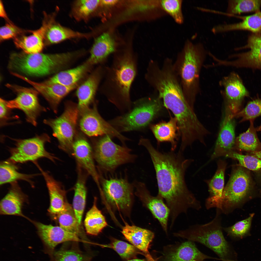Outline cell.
Here are the masks:
<instances>
[{"instance_id":"1","label":"cell","mask_w":261,"mask_h":261,"mask_svg":"<svg viewBox=\"0 0 261 261\" xmlns=\"http://www.w3.org/2000/svg\"><path fill=\"white\" fill-rule=\"evenodd\" d=\"M141 145L151 157L156 173L158 194L165 201L171 221L174 222L179 215L186 213L189 208L201 209L200 202L188 189L185 179L186 171L193 160L185 159L179 151L160 152L147 139L142 140Z\"/></svg>"},{"instance_id":"2","label":"cell","mask_w":261,"mask_h":261,"mask_svg":"<svg viewBox=\"0 0 261 261\" xmlns=\"http://www.w3.org/2000/svg\"><path fill=\"white\" fill-rule=\"evenodd\" d=\"M137 56L129 50L116 53L107 66L100 92L117 105L130 106V91L138 72Z\"/></svg>"},{"instance_id":"3","label":"cell","mask_w":261,"mask_h":261,"mask_svg":"<svg viewBox=\"0 0 261 261\" xmlns=\"http://www.w3.org/2000/svg\"><path fill=\"white\" fill-rule=\"evenodd\" d=\"M81 56L79 50L54 54L13 53L10 55L9 66L27 75L43 76L66 69Z\"/></svg>"},{"instance_id":"4","label":"cell","mask_w":261,"mask_h":261,"mask_svg":"<svg viewBox=\"0 0 261 261\" xmlns=\"http://www.w3.org/2000/svg\"><path fill=\"white\" fill-rule=\"evenodd\" d=\"M208 53L202 43L188 40L174 63L185 96L193 107L199 91L201 70Z\"/></svg>"},{"instance_id":"5","label":"cell","mask_w":261,"mask_h":261,"mask_svg":"<svg viewBox=\"0 0 261 261\" xmlns=\"http://www.w3.org/2000/svg\"><path fill=\"white\" fill-rule=\"evenodd\" d=\"M221 213L217 209L215 217L210 222L192 226L176 232L175 235L204 245L214 251L222 261H237L234 252L223 235Z\"/></svg>"},{"instance_id":"6","label":"cell","mask_w":261,"mask_h":261,"mask_svg":"<svg viewBox=\"0 0 261 261\" xmlns=\"http://www.w3.org/2000/svg\"><path fill=\"white\" fill-rule=\"evenodd\" d=\"M250 189L249 175L242 168H237L232 172L221 196L209 197L206 201V207L207 209L216 208L221 213L229 214L245 201Z\"/></svg>"},{"instance_id":"7","label":"cell","mask_w":261,"mask_h":261,"mask_svg":"<svg viewBox=\"0 0 261 261\" xmlns=\"http://www.w3.org/2000/svg\"><path fill=\"white\" fill-rule=\"evenodd\" d=\"M161 101L158 94L157 95L140 99L133 103V107L129 112L109 123L119 132L142 129L160 112L162 108Z\"/></svg>"},{"instance_id":"8","label":"cell","mask_w":261,"mask_h":261,"mask_svg":"<svg viewBox=\"0 0 261 261\" xmlns=\"http://www.w3.org/2000/svg\"><path fill=\"white\" fill-rule=\"evenodd\" d=\"M110 136L104 135L95 142L93 151L99 174H112L120 166L133 162L136 155L131 154V150L126 146L114 143Z\"/></svg>"},{"instance_id":"9","label":"cell","mask_w":261,"mask_h":261,"mask_svg":"<svg viewBox=\"0 0 261 261\" xmlns=\"http://www.w3.org/2000/svg\"><path fill=\"white\" fill-rule=\"evenodd\" d=\"M79 114L78 106L72 102H67L64 112L60 116L44 121L52 129L60 148L69 154H72L73 139Z\"/></svg>"},{"instance_id":"10","label":"cell","mask_w":261,"mask_h":261,"mask_svg":"<svg viewBox=\"0 0 261 261\" xmlns=\"http://www.w3.org/2000/svg\"><path fill=\"white\" fill-rule=\"evenodd\" d=\"M14 147L9 148L10 156L7 160L16 164L29 161L33 162L42 158H47L54 162L56 157L46 150V143L50 141V138L43 134L30 138L15 139Z\"/></svg>"},{"instance_id":"11","label":"cell","mask_w":261,"mask_h":261,"mask_svg":"<svg viewBox=\"0 0 261 261\" xmlns=\"http://www.w3.org/2000/svg\"><path fill=\"white\" fill-rule=\"evenodd\" d=\"M102 194L108 203L113 208L123 211H129L133 196V184L127 176L105 178L99 174Z\"/></svg>"},{"instance_id":"12","label":"cell","mask_w":261,"mask_h":261,"mask_svg":"<svg viewBox=\"0 0 261 261\" xmlns=\"http://www.w3.org/2000/svg\"><path fill=\"white\" fill-rule=\"evenodd\" d=\"M6 86L17 95L15 98L7 101V106L10 109H17L22 110L25 115L27 121L36 126L37 117L42 112L46 110L39 104L38 92L35 89L17 85L7 84Z\"/></svg>"},{"instance_id":"13","label":"cell","mask_w":261,"mask_h":261,"mask_svg":"<svg viewBox=\"0 0 261 261\" xmlns=\"http://www.w3.org/2000/svg\"><path fill=\"white\" fill-rule=\"evenodd\" d=\"M79 114L81 116L80 128L86 135L90 137L109 135L117 138L123 145H125V142L128 139L101 117L96 105L92 108H89Z\"/></svg>"},{"instance_id":"14","label":"cell","mask_w":261,"mask_h":261,"mask_svg":"<svg viewBox=\"0 0 261 261\" xmlns=\"http://www.w3.org/2000/svg\"><path fill=\"white\" fill-rule=\"evenodd\" d=\"M219 83L223 88L222 93L225 108L232 115L237 113L241 110L245 98L249 96L241 79L237 73L233 72L223 78Z\"/></svg>"},{"instance_id":"15","label":"cell","mask_w":261,"mask_h":261,"mask_svg":"<svg viewBox=\"0 0 261 261\" xmlns=\"http://www.w3.org/2000/svg\"><path fill=\"white\" fill-rule=\"evenodd\" d=\"M248 49L247 52L230 55L232 60H225V66L247 68L261 70V31L253 33L248 37L247 44L235 49L236 50Z\"/></svg>"},{"instance_id":"16","label":"cell","mask_w":261,"mask_h":261,"mask_svg":"<svg viewBox=\"0 0 261 261\" xmlns=\"http://www.w3.org/2000/svg\"><path fill=\"white\" fill-rule=\"evenodd\" d=\"M107 66L105 64L99 65L77 87L76 95L78 100L77 106L79 113L89 108L93 101L104 76Z\"/></svg>"},{"instance_id":"17","label":"cell","mask_w":261,"mask_h":261,"mask_svg":"<svg viewBox=\"0 0 261 261\" xmlns=\"http://www.w3.org/2000/svg\"><path fill=\"white\" fill-rule=\"evenodd\" d=\"M137 193L154 217L158 221L163 230L167 233L168 221L170 210L163 198L158 194L156 196L151 194L144 183L135 180L133 183Z\"/></svg>"},{"instance_id":"18","label":"cell","mask_w":261,"mask_h":261,"mask_svg":"<svg viewBox=\"0 0 261 261\" xmlns=\"http://www.w3.org/2000/svg\"><path fill=\"white\" fill-rule=\"evenodd\" d=\"M225 115L220 128L211 159L227 156L234 151L235 140V122L232 115L225 109Z\"/></svg>"},{"instance_id":"19","label":"cell","mask_w":261,"mask_h":261,"mask_svg":"<svg viewBox=\"0 0 261 261\" xmlns=\"http://www.w3.org/2000/svg\"><path fill=\"white\" fill-rule=\"evenodd\" d=\"M72 154L77 165L91 176L101 191L100 175L95 164L93 151L88 142L83 138H77L73 142Z\"/></svg>"},{"instance_id":"20","label":"cell","mask_w":261,"mask_h":261,"mask_svg":"<svg viewBox=\"0 0 261 261\" xmlns=\"http://www.w3.org/2000/svg\"><path fill=\"white\" fill-rule=\"evenodd\" d=\"M44 17L42 25L39 29L31 30V34L19 36L14 39V42L18 48L28 54L40 53L44 46V41L45 33L50 21L51 15L44 12Z\"/></svg>"},{"instance_id":"21","label":"cell","mask_w":261,"mask_h":261,"mask_svg":"<svg viewBox=\"0 0 261 261\" xmlns=\"http://www.w3.org/2000/svg\"><path fill=\"white\" fill-rule=\"evenodd\" d=\"M17 77L32 85L44 97L54 111L61 100L80 85L66 86L58 84H47L34 82L19 74Z\"/></svg>"},{"instance_id":"22","label":"cell","mask_w":261,"mask_h":261,"mask_svg":"<svg viewBox=\"0 0 261 261\" xmlns=\"http://www.w3.org/2000/svg\"><path fill=\"white\" fill-rule=\"evenodd\" d=\"M45 181L50 197L48 211L57 216L65 209L68 203L66 197V191L60 182L56 180L48 172L44 171L37 162L35 163Z\"/></svg>"},{"instance_id":"23","label":"cell","mask_w":261,"mask_h":261,"mask_svg":"<svg viewBox=\"0 0 261 261\" xmlns=\"http://www.w3.org/2000/svg\"><path fill=\"white\" fill-rule=\"evenodd\" d=\"M38 234L46 245L53 249L58 245L69 241H83L77 234L68 232L59 226L45 225L35 222Z\"/></svg>"},{"instance_id":"24","label":"cell","mask_w":261,"mask_h":261,"mask_svg":"<svg viewBox=\"0 0 261 261\" xmlns=\"http://www.w3.org/2000/svg\"><path fill=\"white\" fill-rule=\"evenodd\" d=\"M92 37L91 32H82L73 30L61 25L56 20H52L46 30L44 38V46L59 43L73 38L88 39Z\"/></svg>"},{"instance_id":"25","label":"cell","mask_w":261,"mask_h":261,"mask_svg":"<svg viewBox=\"0 0 261 261\" xmlns=\"http://www.w3.org/2000/svg\"><path fill=\"white\" fill-rule=\"evenodd\" d=\"M94 65L87 59L75 67L60 71L43 82L47 84H58L66 86L79 84L92 71Z\"/></svg>"},{"instance_id":"26","label":"cell","mask_w":261,"mask_h":261,"mask_svg":"<svg viewBox=\"0 0 261 261\" xmlns=\"http://www.w3.org/2000/svg\"><path fill=\"white\" fill-rule=\"evenodd\" d=\"M116 50L113 39L109 33H104L95 39L87 59L94 66L105 64L109 56Z\"/></svg>"},{"instance_id":"27","label":"cell","mask_w":261,"mask_h":261,"mask_svg":"<svg viewBox=\"0 0 261 261\" xmlns=\"http://www.w3.org/2000/svg\"><path fill=\"white\" fill-rule=\"evenodd\" d=\"M8 193L0 201L1 214L24 217L22 212V205L26 199L17 181L11 183Z\"/></svg>"},{"instance_id":"28","label":"cell","mask_w":261,"mask_h":261,"mask_svg":"<svg viewBox=\"0 0 261 261\" xmlns=\"http://www.w3.org/2000/svg\"><path fill=\"white\" fill-rule=\"evenodd\" d=\"M122 233L125 239L144 255L149 254L148 249L154 237L151 231L134 225L126 223L123 227Z\"/></svg>"},{"instance_id":"29","label":"cell","mask_w":261,"mask_h":261,"mask_svg":"<svg viewBox=\"0 0 261 261\" xmlns=\"http://www.w3.org/2000/svg\"><path fill=\"white\" fill-rule=\"evenodd\" d=\"M208 259H216L203 253L193 242L188 240L181 244L166 254V261H205Z\"/></svg>"},{"instance_id":"30","label":"cell","mask_w":261,"mask_h":261,"mask_svg":"<svg viewBox=\"0 0 261 261\" xmlns=\"http://www.w3.org/2000/svg\"><path fill=\"white\" fill-rule=\"evenodd\" d=\"M239 18L242 21L239 22L224 24L216 25L215 27V32L218 34L235 30H246L253 33L261 31V12H257L253 14L247 16L234 17Z\"/></svg>"},{"instance_id":"31","label":"cell","mask_w":261,"mask_h":261,"mask_svg":"<svg viewBox=\"0 0 261 261\" xmlns=\"http://www.w3.org/2000/svg\"><path fill=\"white\" fill-rule=\"evenodd\" d=\"M77 178L74 187L72 208L79 224L81 225L85 209L87 195L86 182L87 173L77 166Z\"/></svg>"},{"instance_id":"32","label":"cell","mask_w":261,"mask_h":261,"mask_svg":"<svg viewBox=\"0 0 261 261\" xmlns=\"http://www.w3.org/2000/svg\"><path fill=\"white\" fill-rule=\"evenodd\" d=\"M150 128L158 142L170 143L171 150L174 151L176 147L177 131H179L177 121L174 117L171 118L167 122L152 125Z\"/></svg>"},{"instance_id":"33","label":"cell","mask_w":261,"mask_h":261,"mask_svg":"<svg viewBox=\"0 0 261 261\" xmlns=\"http://www.w3.org/2000/svg\"><path fill=\"white\" fill-rule=\"evenodd\" d=\"M16 164L8 160L0 162V186L10 184L19 180H23L28 183L32 187L34 183L32 179L38 174H26L19 172Z\"/></svg>"},{"instance_id":"34","label":"cell","mask_w":261,"mask_h":261,"mask_svg":"<svg viewBox=\"0 0 261 261\" xmlns=\"http://www.w3.org/2000/svg\"><path fill=\"white\" fill-rule=\"evenodd\" d=\"M100 1L98 0H75L72 5L71 15L77 22H87L96 14Z\"/></svg>"},{"instance_id":"35","label":"cell","mask_w":261,"mask_h":261,"mask_svg":"<svg viewBox=\"0 0 261 261\" xmlns=\"http://www.w3.org/2000/svg\"><path fill=\"white\" fill-rule=\"evenodd\" d=\"M97 200L95 197L93 205L87 213L84 221L87 233L94 236L98 235L108 225L105 217L97 206Z\"/></svg>"},{"instance_id":"36","label":"cell","mask_w":261,"mask_h":261,"mask_svg":"<svg viewBox=\"0 0 261 261\" xmlns=\"http://www.w3.org/2000/svg\"><path fill=\"white\" fill-rule=\"evenodd\" d=\"M254 120H250L249 126L247 130L236 138L234 149L252 152L261 150V143L254 126Z\"/></svg>"},{"instance_id":"37","label":"cell","mask_w":261,"mask_h":261,"mask_svg":"<svg viewBox=\"0 0 261 261\" xmlns=\"http://www.w3.org/2000/svg\"><path fill=\"white\" fill-rule=\"evenodd\" d=\"M261 0H230L228 1L226 12L217 11L216 13L231 16L241 13L260 11Z\"/></svg>"},{"instance_id":"38","label":"cell","mask_w":261,"mask_h":261,"mask_svg":"<svg viewBox=\"0 0 261 261\" xmlns=\"http://www.w3.org/2000/svg\"><path fill=\"white\" fill-rule=\"evenodd\" d=\"M59 226L65 230L75 233L79 237L83 232L81 225L76 217L72 207L68 203L64 210L57 215Z\"/></svg>"},{"instance_id":"39","label":"cell","mask_w":261,"mask_h":261,"mask_svg":"<svg viewBox=\"0 0 261 261\" xmlns=\"http://www.w3.org/2000/svg\"><path fill=\"white\" fill-rule=\"evenodd\" d=\"M226 166V163L224 161H218L215 174L208 182L210 196L219 197L221 196L224 188V175Z\"/></svg>"},{"instance_id":"40","label":"cell","mask_w":261,"mask_h":261,"mask_svg":"<svg viewBox=\"0 0 261 261\" xmlns=\"http://www.w3.org/2000/svg\"><path fill=\"white\" fill-rule=\"evenodd\" d=\"M261 115V96L250 101L246 107L237 113L232 115L235 118H240L239 122L254 120Z\"/></svg>"},{"instance_id":"41","label":"cell","mask_w":261,"mask_h":261,"mask_svg":"<svg viewBox=\"0 0 261 261\" xmlns=\"http://www.w3.org/2000/svg\"><path fill=\"white\" fill-rule=\"evenodd\" d=\"M115 251L122 258L129 260L140 253L135 246L124 241L112 238L110 243L107 246Z\"/></svg>"},{"instance_id":"42","label":"cell","mask_w":261,"mask_h":261,"mask_svg":"<svg viewBox=\"0 0 261 261\" xmlns=\"http://www.w3.org/2000/svg\"><path fill=\"white\" fill-rule=\"evenodd\" d=\"M161 7L177 23L181 24L184 21L182 11V0H160Z\"/></svg>"},{"instance_id":"43","label":"cell","mask_w":261,"mask_h":261,"mask_svg":"<svg viewBox=\"0 0 261 261\" xmlns=\"http://www.w3.org/2000/svg\"><path fill=\"white\" fill-rule=\"evenodd\" d=\"M254 215L251 214L247 218L236 223L233 225L223 228L228 235L231 237L241 238L249 232L252 220Z\"/></svg>"},{"instance_id":"44","label":"cell","mask_w":261,"mask_h":261,"mask_svg":"<svg viewBox=\"0 0 261 261\" xmlns=\"http://www.w3.org/2000/svg\"><path fill=\"white\" fill-rule=\"evenodd\" d=\"M227 157L236 159L240 165L249 170L257 171L261 169V160L253 156L243 155L234 151Z\"/></svg>"},{"instance_id":"45","label":"cell","mask_w":261,"mask_h":261,"mask_svg":"<svg viewBox=\"0 0 261 261\" xmlns=\"http://www.w3.org/2000/svg\"><path fill=\"white\" fill-rule=\"evenodd\" d=\"M30 30L22 29L15 25L12 22H7L0 29V41L13 38L26 33H30Z\"/></svg>"},{"instance_id":"46","label":"cell","mask_w":261,"mask_h":261,"mask_svg":"<svg viewBox=\"0 0 261 261\" xmlns=\"http://www.w3.org/2000/svg\"><path fill=\"white\" fill-rule=\"evenodd\" d=\"M55 261H85L83 255L74 249L61 250L55 252Z\"/></svg>"},{"instance_id":"47","label":"cell","mask_w":261,"mask_h":261,"mask_svg":"<svg viewBox=\"0 0 261 261\" xmlns=\"http://www.w3.org/2000/svg\"><path fill=\"white\" fill-rule=\"evenodd\" d=\"M7 101L2 98H0V123L2 122V125H3L4 121H6L8 119L9 116V109H10L7 106Z\"/></svg>"},{"instance_id":"48","label":"cell","mask_w":261,"mask_h":261,"mask_svg":"<svg viewBox=\"0 0 261 261\" xmlns=\"http://www.w3.org/2000/svg\"><path fill=\"white\" fill-rule=\"evenodd\" d=\"M0 16L5 19L7 22H12L8 18L4 9L3 3L1 0L0 2Z\"/></svg>"},{"instance_id":"49","label":"cell","mask_w":261,"mask_h":261,"mask_svg":"<svg viewBox=\"0 0 261 261\" xmlns=\"http://www.w3.org/2000/svg\"><path fill=\"white\" fill-rule=\"evenodd\" d=\"M117 0H100V4L102 6L111 5L116 3Z\"/></svg>"},{"instance_id":"50","label":"cell","mask_w":261,"mask_h":261,"mask_svg":"<svg viewBox=\"0 0 261 261\" xmlns=\"http://www.w3.org/2000/svg\"><path fill=\"white\" fill-rule=\"evenodd\" d=\"M253 156L261 160V150L252 152Z\"/></svg>"},{"instance_id":"51","label":"cell","mask_w":261,"mask_h":261,"mask_svg":"<svg viewBox=\"0 0 261 261\" xmlns=\"http://www.w3.org/2000/svg\"><path fill=\"white\" fill-rule=\"evenodd\" d=\"M145 256L146 258L147 261H155L150 254L147 255Z\"/></svg>"},{"instance_id":"52","label":"cell","mask_w":261,"mask_h":261,"mask_svg":"<svg viewBox=\"0 0 261 261\" xmlns=\"http://www.w3.org/2000/svg\"><path fill=\"white\" fill-rule=\"evenodd\" d=\"M127 261H147V260L144 259H133L129 260Z\"/></svg>"},{"instance_id":"53","label":"cell","mask_w":261,"mask_h":261,"mask_svg":"<svg viewBox=\"0 0 261 261\" xmlns=\"http://www.w3.org/2000/svg\"><path fill=\"white\" fill-rule=\"evenodd\" d=\"M256 129L257 131H259L261 133V124Z\"/></svg>"}]
</instances>
